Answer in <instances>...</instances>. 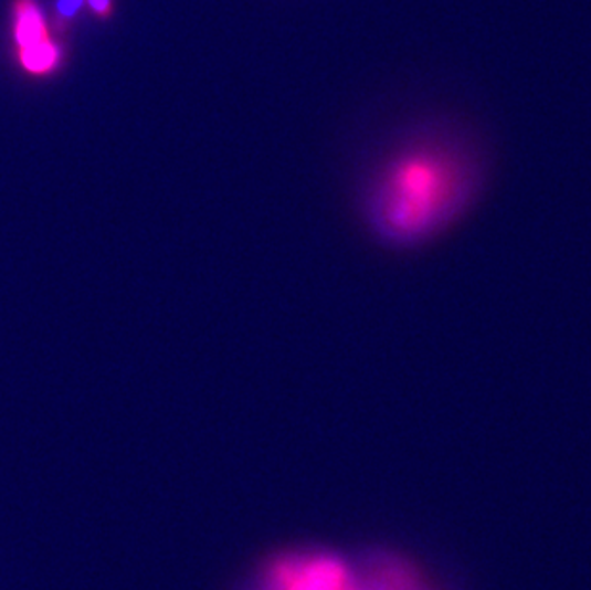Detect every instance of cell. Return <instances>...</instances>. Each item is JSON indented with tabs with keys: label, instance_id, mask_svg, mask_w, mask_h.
Wrapping results in <instances>:
<instances>
[{
	"label": "cell",
	"instance_id": "6da1fadb",
	"mask_svg": "<svg viewBox=\"0 0 591 590\" xmlns=\"http://www.w3.org/2000/svg\"><path fill=\"white\" fill-rule=\"evenodd\" d=\"M483 156L463 138L421 130L381 151L355 190L362 231L391 253H413L448 236L485 196Z\"/></svg>",
	"mask_w": 591,
	"mask_h": 590
},
{
	"label": "cell",
	"instance_id": "7a4b0ae2",
	"mask_svg": "<svg viewBox=\"0 0 591 590\" xmlns=\"http://www.w3.org/2000/svg\"><path fill=\"white\" fill-rule=\"evenodd\" d=\"M349 568L335 556H284L266 568V590H349Z\"/></svg>",
	"mask_w": 591,
	"mask_h": 590
},
{
	"label": "cell",
	"instance_id": "3957f363",
	"mask_svg": "<svg viewBox=\"0 0 591 590\" xmlns=\"http://www.w3.org/2000/svg\"><path fill=\"white\" fill-rule=\"evenodd\" d=\"M14 41L23 72L46 77L62 64V46L52 41L36 0H14Z\"/></svg>",
	"mask_w": 591,
	"mask_h": 590
},
{
	"label": "cell",
	"instance_id": "277c9868",
	"mask_svg": "<svg viewBox=\"0 0 591 590\" xmlns=\"http://www.w3.org/2000/svg\"><path fill=\"white\" fill-rule=\"evenodd\" d=\"M86 0H56L54 4V28L57 33H65L70 30L75 20H77L78 12L85 7Z\"/></svg>",
	"mask_w": 591,
	"mask_h": 590
},
{
	"label": "cell",
	"instance_id": "5b68a950",
	"mask_svg": "<svg viewBox=\"0 0 591 590\" xmlns=\"http://www.w3.org/2000/svg\"><path fill=\"white\" fill-rule=\"evenodd\" d=\"M86 4L101 20H109L114 15V0H86Z\"/></svg>",
	"mask_w": 591,
	"mask_h": 590
},
{
	"label": "cell",
	"instance_id": "8992f818",
	"mask_svg": "<svg viewBox=\"0 0 591 590\" xmlns=\"http://www.w3.org/2000/svg\"><path fill=\"white\" fill-rule=\"evenodd\" d=\"M349 590H358L357 587H355V584H352V587H350Z\"/></svg>",
	"mask_w": 591,
	"mask_h": 590
}]
</instances>
